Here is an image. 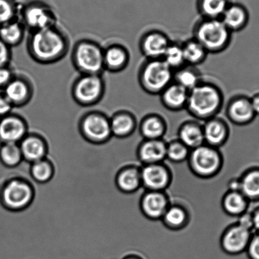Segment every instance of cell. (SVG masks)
<instances>
[{"mask_svg": "<svg viewBox=\"0 0 259 259\" xmlns=\"http://www.w3.org/2000/svg\"><path fill=\"white\" fill-rule=\"evenodd\" d=\"M170 42L165 32L153 29L146 32L141 37L140 50L147 60L162 59Z\"/></svg>", "mask_w": 259, "mask_h": 259, "instance_id": "obj_16", "label": "cell"}, {"mask_svg": "<svg viewBox=\"0 0 259 259\" xmlns=\"http://www.w3.org/2000/svg\"><path fill=\"white\" fill-rule=\"evenodd\" d=\"M238 180L239 191L249 202H259V166L246 168Z\"/></svg>", "mask_w": 259, "mask_h": 259, "instance_id": "obj_29", "label": "cell"}, {"mask_svg": "<svg viewBox=\"0 0 259 259\" xmlns=\"http://www.w3.org/2000/svg\"><path fill=\"white\" fill-rule=\"evenodd\" d=\"M138 126L143 140L163 139L167 130L164 118L155 113L146 115Z\"/></svg>", "mask_w": 259, "mask_h": 259, "instance_id": "obj_25", "label": "cell"}, {"mask_svg": "<svg viewBox=\"0 0 259 259\" xmlns=\"http://www.w3.org/2000/svg\"><path fill=\"white\" fill-rule=\"evenodd\" d=\"M187 162L195 177L210 180L221 172L225 160L220 149L203 144L191 150Z\"/></svg>", "mask_w": 259, "mask_h": 259, "instance_id": "obj_5", "label": "cell"}, {"mask_svg": "<svg viewBox=\"0 0 259 259\" xmlns=\"http://www.w3.org/2000/svg\"><path fill=\"white\" fill-rule=\"evenodd\" d=\"M22 23L29 32L39 31L57 25V18L49 7L41 4H31L24 9Z\"/></svg>", "mask_w": 259, "mask_h": 259, "instance_id": "obj_13", "label": "cell"}, {"mask_svg": "<svg viewBox=\"0 0 259 259\" xmlns=\"http://www.w3.org/2000/svg\"><path fill=\"white\" fill-rule=\"evenodd\" d=\"M191 150L205 144L202 124L197 120H187L180 125L178 138Z\"/></svg>", "mask_w": 259, "mask_h": 259, "instance_id": "obj_28", "label": "cell"}, {"mask_svg": "<svg viewBox=\"0 0 259 259\" xmlns=\"http://www.w3.org/2000/svg\"><path fill=\"white\" fill-rule=\"evenodd\" d=\"M29 133V124L22 115L12 112L0 118V143L19 144Z\"/></svg>", "mask_w": 259, "mask_h": 259, "instance_id": "obj_15", "label": "cell"}, {"mask_svg": "<svg viewBox=\"0 0 259 259\" xmlns=\"http://www.w3.org/2000/svg\"><path fill=\"white\" fill-rule=\"evenodd\" d=\"M142 188L166 192L173 180L172 170L165 162L141 165Z\"/></svg>", "mask_w": 259, "mask_h": 259, "instance_id": "obj_11", "label": "cell"}, {"mask_svg": "<svg viewBox=\"0 0 259 259\" xmlns=\"http://www.w3.org/2000/svg\"><path fill=\"white\" fill-rule=\"evenodd\" d=\"M250 99L251 107L256 115H259V94L254 95Z\"/></svg>", "mask_w": 259, "mask_h": 259, "instance_id": "obj_45", "label": "cell"}, {"mask_svg": "<svg viewBox=\"0 0 259 259\" xmlns=\"http://www.w3.org/2000/svg\"><path fill=\"white\" fill-rule=\"evenodd\" d=\"M14 109L13 105L9 101L3 93L0 94V118L11 114Z\"/></svg>", "mask_w": 259, "mask_h": 259, "instance_id": "obj_43", "label": "cell"}, {"mask_svg": "<svg viewBox=\"0 0 259 259\" xmlns=\"http://www.w3.org/2000/svg\"><path fill=\"white\" fill-rule=\"evenodd\" d=\"M175 71L186 65L182 45L171 42L162 59Z\"/></svg>", "mask_w": 259, "mask_h": 259, "instance_id": "obj_38", "label": "cell"}, {"mask_svg": "<svg viewBox=\"0 0 259 259\" xmlns=\"http://www.w3.org/2000/svg\"><path fill=\"white\" fill-rule=\"evenodd\" d=\"M224 100L220 87L202 80L188 92L186 110L196 120L205 122L217 117L223 109Z\"/></svg>", "mask_w": 259, "mask_h": 259, "instance_id": "obj_2", "label": "cell"}, {"mask_svg": "<svg viewBox=\"0 0 259 259\" xmlns=\"http://www.w3.org/2000/svg\"><path fill=\"white\" fill-rule=\"evenodd\" d=\"M2 91L14 108H21L31 101L34 89L29 78L24 75L16 74Z\"/></svg>", "mask_w": 259, "mask_h": 259, "instance_id": "obj_14", "label": "cell"}, {"mask_svg": "<svg viewBox=\"0 0 259 259\" xmlns=\"http://www.w3.org/2000/svg\"><path fill=\"white\" fill-rule=\"evenodd\" d=\"M16 73L9 66L0 67V89L3 90L13 79Z\"/></svg>", "mask_w": 259, "mask_h": 259, "instance_id": "obj_42", "label": "cell"}, {"mask_svg": "<svg viewBox=\"0 0 259 259\" xmlns=\"http://www.w3.org/2000/svg\"><path fill=\"white\" fill-rule=\"evenodd\" d=\"M122 259H144L138 254L130 253L125 255Z\"/></svg>", "mask_w": 259, "mask_h": 259, "instance_id": "obj_46", "label": "cell"}, {"mask_svg": "<svg viewBox=\"0 0 259 259\" xmlns=\"http://www.w3.org/2000/svg\"><path fill=\"white\" fill-rule=\"evenodd\" d=\"M130 54L124 45L113 44L104 48V65L105 71L119 73L124 70L129 65Z\"/></svg>", "mask_w": 259, "mask_h": 259, "instance_id": "obj_22", "label": "cell"}, {"mask_svg": "<svg viewBox=\"0 0 259 259\" xmlns=\"http://www.w3.org/2000/svg\"><path fill=\"white\" fill-rule=\"evenodd\" d=\"M112 137L117 139H125L132 137L138 127L137 118L128 110L115 112L110 117Z\"/></svg>", "mask_w": 259, "mask_h": 259, "instance_id": "obj_23", "label": "cell"}, {"mask_svg": "<svg viewBox=\"0 0 259 259\" xmlns=\"http://www.w3.org/2000/svg\"><path fill=\"white\" fill-rule=\"evenodd\" d=\"M193 38L202 45L208 54H218L230 47L232 32L221 19L202 18L193 28Z\"/></svg>", "mask_w": 259, "mask_h": 259, "instance_id": "obj_3", "label": "cell"}, {"mask_svg": "<svg viewBox=\"0 0 259 259\" xmlns=\"http://www.w3.org/2000/svg\"><path fill=\"white\" fill-rule=\"evenodd\" d=\"M171 202L166 192L145 190L139 200L140 212L148 220L160 221Z\"/></svg>", "mask_w": 259, "mask_h": 259, "instance_id": "obj_12", "label": "cell"}, {"mask_svg": "<svg viewBox=\"0 0 259 259\" xmlns=\"http://www.w3.org/2000/svg\"><path fill=\"white\" fill-rule=\"evenodd\" d=\"M229 0H197V9L203 19H221L230 5Z\"/></svg>", "mask_w": 259, "mask_h": 259, "instance_id": "obj_34", "label": "cell"}, {"mask_svg": "<svg viewBox=\"0 0 259 259\" xmlns=\"http://www.w3.org/2000/svg\"><path fill=\"white\" fill-rule=\"evenodd\" d=\"M106 91L102 75L80 74L73 82L71 96L73 100L82 107H90L99 104Z\"/></svg>", "mask_w": 259, "mask_h": 259, "instance_id": "obj_7", "label": "cell"}, {"mask_svg": "<svg viewBox=\"0 0 259 259\" xmlns=\"http://www.w3.org/2000/svg\"><path fill=\"white\" fill-rule=\"evenodd\" d=\"M226 115L232 124L240 126L250 124L256 116L250 99L243 95L231 98L226 106Z\"/></svg>", "mask_w": 259, "mask_h": 259, "instance_id": "obj_17", "label": "cell"}, {"mask_svg": "<svg viewBox=\"0 0 259 259\" xmlns=\"http://www.w3.org/2000/svg\"><path fill=\"white\" fill-rule=\"evenodd\" d=\"M104 51V48L94 40H78L70 57L73 67L80 74L102 75L105 71Z\"/></svg>", "mask_w": 259, "mask_h": 259, "instance_id": "obj_4", "label": "cell"}, {"mask_svg": "<svg viewBox=\"0 0 259 259\" xmlns=\"http://www.w3.org/2000/svg\"><path fill=\"white\" fill-rule=\"evenodd\" d=\"M188 92L184 88L172 82L161 93L160 102L166 109L180 112L187 107Z\"/></svg>", "mask_w": 259, "mask_h": 259, "instance_id": "obj_26", "label": "cell"}, {"mask_svg": "<svg viewBox=\"0 0 259 259\" xmlns=\"http://www.w3.org/2000/svg\"><path fill=\"white\" fill-rule=\"evenodd\" d=\"M250 203L240 191L228 190L223 196L221 205L226 215L238 218L248 212Z\"/></svg>", "mask_w": 259, "mask_h": 259, "instance_id": "obj_27", "label": "cell"}, {"mask_svg": "<svg viewBox=\"0 0 259 259\" xmlns=\"http://www.w3.org/2000/svg\"><path fill=\"white\" fill-rule=\"evenodd\" d=\"M253 233H259V205L250 211Z\"/></svg>", "mask_w": 259, "mask_h": 259, "instance_id": "obj_44", "label": "cell"}, {"mask_svg": "<svg viewBox=\"0 0 259 259\" xmlns=\"http://www.w3.org/2000/svg\"><path fill=\"white\" fill-rule=\"evenodd\" d=\"M202 126L205 144L220 149L228 142L230 129L222 118L215 117L206 120Z\"/></svg>", "mask_w": 259, "mask_h": 259, "instance_id": "obj_21", "label": "cell"}, {"mask_svg": "<svg viewBox=\"0 0 259 259\" xmlns=\"http://www.w3.org/2000/svg\"><path fill=\"white\" fill-rule=\"evenodd\" d=\"M23 160L21 148L17 143H3L0 146V160L6 167H16Z\"/></svg>", "mask_w": 259, "mask_h": 259, "instance_id": "obj_36", "label": "cell"}, {"mask_svg": "<svg viewBox=\"0 0 259 259\" xmlns=\"http://www.w3.org/2000/svg\"><path fill=\"white\" fill-rule=\"evenodd\" d=\"M174 71L162 59L146 60L138 71V82L151 95H160L173 82Z\"/></svg>", "mask_w": 259, "mask_h": 259, "instance_id": "obj_6", "label": "cell"}, {"mask_svg": "<svg viewBox=\"0 0 259 259\" xmlns=\"http://www.w3.org/2000/svg\"><path fill=\"white\" fill-rule=\"evenodd\" d=\"M26 31L22 22L15 19L0 27V39L12 49L19 46L24 41Z\"/></svg>", "mask_w": 259, "mask_h": 259, "instance_id": "obj_31", "label": "cell"}, {"mask_svg": "<svg viewBox=\"0 0 259 259\" xmlns=\"http://www.w3.org/2000/svg\"><path fill=\"white\" fill-rule=\"evenodd\" d=\"M221 20L233 33L245 29L248 24V14L245 7L241 5L230 4L224 12Z\"/></svg>", "mask_w": 259, "mask_h": 259, "instance_id": "obj_30", "label": "cell"}, {"mask_svg": "<svg viewBox=\"0 0 259 259\" xmlns=\"http://www.w3.org/2000/svg\"><path fill=\"white\" fill-rule=\"evenodd\" d=\"M182 45L186 64L197 67L207 59L208 52L193 37L188 39Z\"/></svg>", "mask_w": 259, "mask_h": 259, "instance_id": "obj_33", "label": "cell"}, {"mask_svg": "<svg viewBox=\"0 0 259 259\" xmlns=\"http://www.w3.org/2000/svg\"><path fill=\"white\" fill-rule=\"evenodd\" d=\"M250 228L238 221L228 225L220 236L221 250L229 255H239L245 252L253 235Z\"/></svg>", "mask_w": 259, "mask_h": 259, "instance_id": "obj_10", "label": "cell"}, {"mask_svg": "<svg viewBox=\"0 0 259 259\" xmlns=\"http://www.w3.org/2000/svg\"><path fill=\"white\" fill-rule=\"evenodd\" d=\"M202 75L197 67L186 64L174 71L173 82L184 88L188 92L202 81Z\"/></svg>", "mask_w": 259, "mask_h": 259, "instance_id": "obj_32", "label": "cell"}, {"mask_svg": "<svg viewBox=\"0 0 259 259\" xmlns=\"http://www.w3.org/2000/svg\"><path fill=\"white\" fill-rule=\"evenodd\" d=\"M167 143L163 139L143 140L137 148V159L142 165L164 162Z\"/></svg>", "mask_w": 259, "mask_h": 259, "instance_id": "obj_18", "label": "cell"}, {"mask_svg": "<svg viewBox=\"0 0 259 259\" xmlns=\"http://www.w3.org/2000/svg\"><path fill=\"white\" fill-rule=\"evenodd\" d=\"M29 172L31 178L37 184H45L54 177L55 169L52 162L46 158L31 163Z\"/></svg>", "mask_w": 259, "mask_h": 259, "instance_id": "obj_35", "label": "cell"}, {"mask_svg": "<svg viewBox=\"0 0 259 259\" xmlns=\"http://www.w3.org/2000/svg\"><path fill=\"white\" fill-rule=\"evenodd\" d=\"M115 184L120 193L132 195L142 188L141 166L129 164L123 166L117 171Z\"/></svg>", "mask_w": 259, "mask_h": 259, "instance_id": "obj_20", "label": "cell"}, {"mask_svg": "<svg viewBox=\"0 0 259 259\" xmlns=\"http://www.w3.org/2000/svg\"><path fill=\"white\" fill-rule=\"evenodd\" d=\"M35 195L31 183L23 178L14 177L5 183L0 192V200L5 207L14 212L26 209Z\"/></svg>", "mask_w": 259, "mask_h": 259, "instance_id": "obj_9", "label": "cell"}, {"mask_svg": "<svg viewBox=\"0 0 259 259\" xmlns=\"http://www.w3.org/2000/svg\"><path fill=\"white\" fill-rule=\"evenodd\" d=\"M80 137L87 142L102 145L112 140L110 117L100 110L85 112L78 122Z\"/></svg>", "mask_w": 259, "mask_h": 259, "instance_id": "obj_8", "label": "cell"}, {"mask_svg": "<svg viewBox=\"0 0 259 259\" xmlns=\"http://www.w3.org/2000/svg\"><path fill=\"white\" fill-rule=\"evenodd\" d=\"M12 57L11 48L0 39V67L9 66Z\"/></svg>", "mask_w": 259, "mask_h": 259, "instance_id": "obj_41", "label": "cell"}, {"mask_svg": "<svg viewBox=\"0 0 259 259\" xmlns=\"http://www.w3.org/2000/svg\"><path fill=\"white\" fill-rule=\"evenodd\" d=\"M17 8L12 0H0V26L17 19Z\"/></svg>", "mask_w": 259, "mask_h": 259, "instance_id": "obj_39", "label": "cell"}, {"mask_svg": "<svg viewBox=\"0 0 259 259\" xmlns=\"http://www.w3.org/2000/svg\"><path fill=\"white\" fill-rule=\"evenodd\" d=\"M245 253L248 259H259V233H253Z\"/></svg>", "mask_w": 259, "mask_h": 259, "instance_id": "obj_40", "label": "cell"}, {"mask_svg": "<svg viewBox=\"0 0 259 259\" xmlns=\"http://www.w3.org/2000/svg\"><path fill=\"white\" fill-rule=\"evenodd\" d=\"M27 51L37 64L50 65L64 59L70 50L69 36L57 25L30 32Z\"/></svg>", "mask_w": 259, "mask_h": 259, "instance_id": "obj_1", "label": "cell"}, {"mask_svg": "<svg viewBox=\"0 0 259 259\" xmlns=\"http://www.w3.org/2000/svg\"><path fill=\"white\" fill-rule=\"evenodd\" d=\"M19 145L26 162L32 163L47 157L49 151L47 140L39 133L29 132Z\"/></svg>", "mask_w": 259, "mask_h": 259, "instance_id": "obj_19", "label": "cell"}, {"mask_svg": "<svg viewBox=\"0 0 259 259\" xmlns=\"http://www.w3.org/2000/svg\"><path fill=\"white\" fill-rule=\"evenodd\" d=\"M0 27H1V26H0Z\"/></svg>", "mask_w": 259, "mask_h": 259, "instance_id": "obj_47", "label": "cell"}, {"mask_svg": "<svg viewBox=\"0 0 259 259\" xmlns=\"http://www.w3.org/2000/svg\"><path fill=\"white\" fill-rule=\"evenodd\" d=\"M160 221L168 230L180 231L185 230L190 223V211L182 203L171 202Z\"/></svg>", "mask_w": 259, "mask_h": 259, "instance_id": "obj_24", "label": "cell"}, {"mask_svg": "<svg viewBox=\"0 0 259 259\" xmlns=\"http://www.w3.org/2000/svg\"><path fill=\"white\" fill-rule=\"evenodd\" d=\"M191 150L178 139L170 141L167 143L166 160L174 163L187 162Z\"/></svg>", "mask_w": 259, "mask_h": 259, "instance_id": "obj_37", "label": "cell"}]
</instances>
